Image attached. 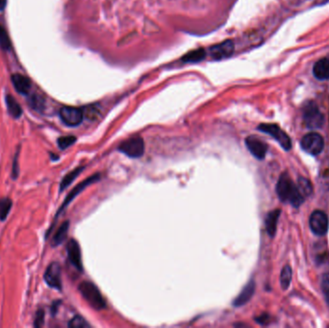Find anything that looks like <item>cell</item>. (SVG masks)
<instances>
[{
  "label": "cell",
  "instance_id": "obj_1",
  "mask_svg": "<svg viewBox=\"0 0 329 328\" xmlns=\"http://www.w3.org/2000/svg\"><path fill=\"white\" fill-rule=\"evenodd\" d=\"M277 192L278 197L283 202H289L294 207H299L304 201V196L298 190L293 180L287 173H283L277 184Z\"/></svg>",
  "mask_w": 329,
  "mask_h": 328
},
{
  "label": "cell",
  "instance_id": "obj_2",
  "mask_svg": "<svg viewBox=\"0 0 329 328\" xmlns=\"http://www.w3.org/2000/svg\"><path fill=\"white\" fill-rule=\"evenodd\" d=\"M78 290L84 297V299L94 309L102 310L106 307V303L102 294L94 283L84 281L79 285Z\"/></svg>",
  "mask_w": 329,
  "mask_h": 328
},
{
  "label": "cell",
  "instance_id": "obj_3",
  "mask_svg": "<svg viewBox=\"0 0 329 328\" xmlns=\"http://www.w3.org/2000/svg\"><path fill=\"white\" fill-rule=\"evenodd\" d=\"M260 131L271 135L275 140H277L278 143L285 149L290 150L292 147V141L290 137L277 124L272 123H263L258 127Z\"/></svg>",
  "mask_w": 329,
  "mask_h": 328
},
{
  "label": "cell",
  "instance_id": "obj_4",
  "mask_svg": "<svg viewBox=\"0 0 329 328\" xmlns=\"http://www.w3.org/2000/svg\"><path fill=\"white\" fill-rule=\"evenodd\" d=\"M119 151L130 157L140 158L144 152V142L141 137H132L122 141L119 146Z\"/></svg>",
  "mask_w": 329,
  "mask_h": 328
},
{
  "label": "cell",
  "instance_id": "obj_5",
  "mask_svg": "<svg viewBox=\"0 0 329 328\" xmlns=\"http://www.w3.org/2000/svg\"><path fill=\"white\" fill-rule=\"evenodd\" d=\"M301 147L311 155H319L324 150L325 141L320 134L311 132L301 139Z\"/></svg>",
  "mask_w": 329,
  "mask_h": 328
},
{
  "label": "cell",
  "instance_id": "obj_6",
  "mask_svg": "<svg viewBox=\"0 0 329 328\" xmlns=\"http://www.w3.org/2000/svg\"><path fill=\"white\" fill-rule=\"evenodd\" d=\"M303 120L306 126L310 129H319L324 125V115L314 103L306 105L303 111Z\"/></svg>",
  "mask_w": 329,
  "mask_h": 328
},
{
  "label": "cell",
  "instance_id": "obj_7",
  "mask_svg": "<svg viewBox=\"0 0 329 328\" xmlns=\"http://www.w3.org/2000/svg\"><path fill=\"white\" fill-rule=\"evenodd\" d=\"M309 225L312 232L317 236H324L327 234L329 227V221L328 215L320 210L312 213Z\"/></svg>",
  "mask_w": 329,
  "mask_h": 328
},
{
  "label": "cell",
  "instance_id": "obj_8",
  "mask_svg": "<svg viewBox=\"0 0 329 328\" xmlns=\"http://www.w3.org/2000/svg\"><path fill=\"white\" fill-rule=\"evenodd\" d=\"M60 118L66 125L74 127L82 122L84 119V114L83 110L79 108L66 106L60 110Z\"/></svg>",
  "mask_w": 329,
  "mask_h": 328
},
{
  "label": "cell",
  "instance_id": "obj_9",
  "mask_svg": "<svg viewBox=\"0 0 329 328\" xmlns=\"http://www.w3.org/2000/svg\"><path fill=\"white\" fill-rule=\"evenodd\" d=\"M62 271L59 263L53 262L51 263L46 273H45V281L46 283L53 289L58 291L62 290Z\"/></svg>",
  "mask_w": 329,
  "mask_h": 328
},
{
  "label": "cell",
  "instance_id": "obj_10",
  "mask_svg": "<svg viewBox=\"0 0 329 328\" xmlns=\"http://www.w3.org/2000/svg\"><path fill=\"white\" fill-rule=\"evenodd\" d=\"M99 179H100V175H99L98 173H96V174H94V175H93V176L87 178L84 181H82L80 184H78L73 190L69 192V194H68V196L66 197V199H65V201L63 202L62 206L60 207V209H59L58 212H57L56 218H57V217H58V216H59V215H60V214L66 209V208L69 206V203H70V202H71V201H72V200H73V199H74V198H75L80 192H82L83 190L86 189L88 186H90V185H92L93 183L98 181Z\"/></svg>",
  "mask_w": 329,
  "mask_h": 328
},
{
  "label": "cell",
  "instance_id": "obj_11",
  "mask_svg": "<svg viewBox=\"0 0 329 328\" xmlns=\"http://www.w3.org/2000/svg\"><path fill=\"white\" fill-rule=\"evenodd\" d=\"M245 145L249 152L255 158L262 160L266 157L268 151V145L261 141L260 139L254 136H249L245 139Z\"/></svg>",
  "mask_w": 329,
  "mask_h": 328
},
{
  "label": "cell",
  "instance_id": "obj_12",
  "mask_svg": "<svg viewBox=\"0 0 329 328\" xmlns=\"http://www.w3.org/2000/svg\"><path fill=\"white\" fill-rule=\"evenodd\" d=\"M67 251H68L69 262L72 264V266L75 269H77L78 271L82 272V270H83L82 255H81V249H80V245L78 242L73 239L69 240L67 244Z\"/></svg>",
  "mask_w": 329,
  "mask_h": 328
},
{
  "label": "cell",
  "instance_id": "obj_13",
  "mask_svg": "<svg viewBox=\"0 0 329 328\" xmlns=\"http://www.w3.org/2000/svg\"><path fill=\"white\" fill-rule=\"evenodd\" d=\"M254 292H255V282L253 280H251L245 285V287L242 289V292L233 301V305L235 307H240V306L244 305L251 299L252 295L254 294Z\"/></svg>",
  "mask_w": 329,
  "mask_h": 328
},
{
  "label": "cell",
  "instance_id": "obj_14",
  "mask_svg": "<svg viewBox=\"0 0 329 328\" xmlns=\"http://www.w3.org/2000/svg\"><path fill=\"white\" fill-rule=\"evenodd\" d=\"M233 50H234V46L231 41H227L220 45L214 46L210 49L212 56L216 59H222V58L227 57L232 54Z\"/></svg>",
  "mask_w": 329,
  "mask_h": 328
},
{
  "label": "cell",
  "instance_id": "obj_15",
  "mask_svg": "<svg viewBox=\"0 0 329 328\" xmlns=\"http://www.w3.org/2000/svg\"><path fill=\"white\" fill-rule=\"evenodd\" d=\"M12 83L16 88L17 92L22 94H27L31 89V82L30 80L22 75V74H13L12 75Z\"/></svg>",
  "mask_w": 329,
  "mask_h": 328
},
{
  "label": "cell",
  "instance_id": "obj_16",
  "mask_svg": "<svg viewBox=\"0 0 329 328\" xmlns=\"http://www.w3.org/2000/svg\"><path fill=\"white\" fill-rule=\"evenodd\" d=\"M313 73L319 80L329 79V59L325 58L319 60L313 68Z\"/></svg>",
  "mask_w": 329,
  "mask_h": 328
},
{
  "label": "cell",
  "instance_id": "obj_17",
  "mask_svg": "<svg viewBox=\"0 0 329 328\" xmlns=\"http://www.w3.org/2000/svg\"><path fill=\"white\" fill-rule=\"evenodd\" d=\"M280 210H274L272 212H270L266 218V228H267V232L271 237H274L276 232H277V223H278V219L280 216Z\"/></svg>",
  "mask_w": 329,
  "mask_h": 328
},
{
  "label": "cell",
  "instance_id": "obj_18",
  "mask_svg": "<svg viewBox=\"0 0 329 328\" xmlns=\"http://www.w3.org/2000/svg\"><path fill=\"white\" fill-rule=\"evenodd\" d=\"M69 222H65L63 223L62 225L59 227V229L57 230V232L55 233L53 240H52V244L54 246L60 245L61 243H63L64 241L67 239L68 236V232H69Z\"/></svg>",
  "mask_w": 329,
  "mask_h": 328
},
{
  "label": "cell",
  "instance_id": "obj_19",
  "mask_svg": "<svg viewBox=\"0 0 329 328\" xmlns=\"http://www.w3.org/2000/svg\"><path fill=\"white\" fill-rule=\"evenodd\" d=\"M84 171V167H80V168H77L75 170H73L72 172L68 173L61 181V184H60V191H63L65 189H67L69 187V185L78 177V175L80 173H82Z\"/></svg>",
  "mask_w": 329,
  "mask_h": 328
},
{
  "label": "cell",
  "instance_id": "obj_20",
  "mask_svg": "<svg viewBox=\"0 0 329 328\" xmlns=\"http://www.w3.org/2000/svg\"><path fill=\"white\" fill-rule=\"evenodd\" d=\"M6 104H7L8 111H9L10 115L13 118L18 119L22 115V110H21L19 104L17 103V100L13 96L7 95V97H6Z\"/></svg>",
  "mask_w": 329,
  "mask_h": 328
},
{
  "label": "cell",
  "instance_id": "obj_21",
  "mask_svg": "<svg viewBox=\"0 0 329 328\" xmlns=\"http://www.w3.org/2000/svg\"><path fill=\"white\" fill-rule=\"evenodd\" d=\"M292 269L289 266H286L283 268L282 272H281V276H280V284L283 290H287L290 285H291V281H292Z\"/></svg>",
  "mask_w": 329,
  "mask_h": 328
},
{
  "label": "cell",
  "instance_id": "obj_22",
  "mask_svg": "<svg viewBox=\"0 0 329 328\" xmlns=\"http://www.w3.org/2000/svg\"><path fill=\"white\" fill-rule=\"evenodd\" d=\"M13 206V201L9 197H4L0 199V221L4 222Z\"/></svg>",
  "mask_w": 329,
  "mask_h": 328
},
{
  "label": "cell",
  "instance_id": "obj_23",
  "mask_svg": "<svg viewBox=\"0 0 329 328\" xmlns=\"http://www.w3.org/2000/svg\"><path fill=\"white\" fill-rule=\"evenodd\" d=\"M297 188L299 191L301 192V194L305 197L310 195L313 191V188H312L311 183L309 180H307L304 177H299L297 180Z\"/></svg>",
  "mask_w": 329,
  "mask_h": 328
},
{
  "label": "cell",
  "instance_id": "obj_24",
  "mask_svg": "<svg viewBox=\"0 0 329 328\" xmlns=\"http://www.w3.org/2000/svg\"><path fill=\"white\" fill-rule=\"evenodd\" d=\"M69 328H89L91 326L87 323L86 320L81 316H75L72 318L69 323Z\"/></svg>",
  "mask_w": 329,
  "mask_h": 328
},
{
  "label": "cell",
  "instance_id": "obj_25",
  "mask_svg": "<svg viewBox=\"0 0 329 328\" xmlns=\"http://www.w3.org/2000/svg\"><path fill=\"white\" fill-rule=\"evenodd\" d=\"M0 47L4 50H8L11 47V41L7 34V31L0 26Z\"/></svg>",
  "mask_w": 329,
  "mask_h": 328
},
{
  "label": "cell",
  "instance_id": "obj_26",
  "mask_svg": "<svg viewBox=\"0 0 329 328\" xmlns=\"http://www.w3.org/2000/svg\"><path fill=\"white\" fill-rule=\"evenodd\" d=\"M204 56H205V51L203 49H198L187 54L183 60L186 62H197L200 61L202 58H204Z\"/></svg>",
  "mask_w": 329,
  "mask_h": 328
},
{
  "label": "cell",
  "instance_id": "obj_27",
  "mask_svg": "<svg viewBox=\"0 0 329 328\" xmlns=\"http://www.w3.org/2000/svg\"><path fill=\"white\" fill-rule=\"evenodd\" d=\"M76 141V138L74 136H65L58 139V146L60 149L64 150L71 146Z\"/></svg>",
  "mask_w": 329,
  "mask_h": 328
},
{
  "label": "cell",
  "instance_id": "obj_28",
  "mask_svg": "<svg viewBox=\"0 0 329 328\" xmlns=\"http://www.w3.org/2000/svg\"><path fill=\"white\" fill-rule=\"evenodd\" d=\"M83 114H84V117H86L89 120L94 121V120H96V118L98 116V110L95 107L90 106L83 110Z\"/></svg>",
  "mask_w": 329,
  "mask_h": 328
},
{
  "label": "cell",
  "instance_id": "obj_29",
  "mask_svg": "<svg viewBox=\"0 0 329 328\" xmlns=\"http://www.w3.org/2000/svg\"><path fill=\"white\" fill-rule=\"evenodd\" d=\"M322 289H323V293L326 296L327 302L329 305V273L326 274L322 278Z\"/></svg>",
  "mask_w": 329,
  "mask_h": 328
},
{
  "label": "cell",
  "instance_id": "obj_30",
  "mask_svg": "<svg viewBox=\"0 0 329 328\" xmlns=\"http://www.w3.org/2000/svg\"><path fill=\"white\" fill-rule=\"evenodd\" d=\"M31 106L34 108L35 110H42V108L44 107V100L39 96V95H35L31 98Z\"/></svg>",
  "mask_w": 329,
  "mask_h": 328
},
{
  "label": "cell",
  "instance_id": "obj_31",
  "mask_svg": "<svg viewBox=\"0 0 329 328\" xmlns=\"http://www.w3.org/2000/svg\"><path fill=\"white\" fill-rule=\"evenodd\" d=\"M44 320H45V313L43 310H39L36 314V319H35L34 327L35 328H41L44 325Z\"/></svg>",
  "mask_w": 329,
  "mask_h": 328
},
{
  "label": "cell",
  "instance_id": "obj_32",
  "mask_svg": "<svg viewBox=\"0 0 329 328\" xmlns=\"http://www.w3.org/2000/svg\"><path fill=\"white\" fill-rule=\"evenodd\" d=\"M17 156H18V151H17V155L15 157L14 160V167H13V178L16 179L18 174V170H17Z\"/></svg>",
  "mask_w": 329,
  "mask_h": 328
},
{
  "label": "cell",
  "instance_id": "obj_33",
  "mask_svg": "<svg viewBox=\"0 0 329 328\" xmlns=\"http://www.w3.org/2000/svg\"><path fill=\"white\" fill-rule=\"evenodd\" d=\"M6 1H7V0H0V11H2V10L5 8V6H6Z\"/></svg>",
  "mask_w": 329,
  "mask_h": 328
}]
</instances>
